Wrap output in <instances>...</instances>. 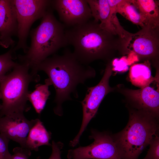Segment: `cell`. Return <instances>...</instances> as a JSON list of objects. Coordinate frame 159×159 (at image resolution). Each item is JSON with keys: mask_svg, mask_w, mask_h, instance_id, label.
<instances>
[{"mask_svg": "<svg viewBox=\"0 0 159 159\" xmlns=\"http://www.w3.org/2000/svg\"><path fill=\"white\" fill-rule=\"evenodd\" d=\"M65 33L68 44L73 47V54L85 65L97 60L107 63L128 53L126 41L102 28L94 20L71 27Z\"/></svg>", "mask_w": 159, "mask_h": 159, "instance_id": "6da1fadb", "label": "cell"}, {"mask_svg": "<svg viewBox=\"0 0 159 159\" xmlns=\"http://www.w3.org/2000/svg\"><path fill=\"white\" fill-rule=\"evenodd\" d=\"M39 71H43L47 74L51 85L54 86L56 104L54 110L59 116L63 114L62 104L71 100L72 93L78 96L76 90L78 85L83 84L96 74L93 68L81 63L73 52L69 51H66L62 55L47 58L37 67L32 73L35 75Z\"/></svg>", "mask_w": 159, "mask_h": 159, "instance_id": "7a4b0ae2", "label": "cell"}, {"mask_svg": "<svg viewBox=\"0 0 159 159\" xmlns=\"http://www.w3.org/2000/svg\"><path fill=\"white\" fill-rule=\"evenodd\" d=\"M51 7L40 24L31 32V43L26 54L20 57L33 72L37 67L61 48L68 45L64 25L54 15Z\"/></svg>", "mask_w": 159, "mask_h": 159, "instance_id": "3957f363", "label": "cell"}, {"mask_svg": "<svg viewBox=\"0 0 159 159\" xmlns=\"http://www.w3.org/2000/svg\"><path fill=\"white\" fill-rule=\"evenodd\" d=\"M128 108L129 118L126 126L113 137L122 159H138L158 135V118L147 112Z\"/></svg>", "mask_w": 159, "mask_h": 159, "instance_id": "277c9868", "label": "cell"}, {"mask_svg": "<svg viewBox=\"0 0 159 159\" xmlns=\"http://www.w3.org/2000/svg\"><path fill=\"white\" fill-rule=\"evenodd\" d=\"M30 68L22 62L13 68L0 82V94L2 100L0 117L14 113H23L29 109L27 104L28 87L34 76Z\"/></svg>", "mask_w": 159, "mask_h": 159, "instance_id": "5b68a950", "label": "cell"}, {"mask_svg": "<svg viewBox=\"0 0 159 159\" xmlns=\"http://www.w3.org/2000/svg\"><path fill=\"white\" fill-rule=\"evenodd\" d=\"M17 22L18 42L14 51L28 49L26 41L30 28L36 20L43 16L52 6V0H12Z\"/></svg>", "mask_w": 159, "mask_h": 159, "instance_id": "8992f818", "label": "cell"}, {"mask_svg": "<svg viewBox=\"0 0 159 159\" xmlns=\"http://www.w3.org/2000/svg\"><path fill=\"white\" fill-rule=\"evenodd\" d=\"M112 72V62L107 64L103 76L96 85L89 87L84 100L81 102L83 118L80 130L74 138L70 141V146L74 147L79 143L80 138L88 123L96 115L101 102L109 93L114 91V87L109 85L110 78Z\"/></svg>", "mask_w": 159, "mask_h": 159, "instance_id": "52a82bcc", "label": "cell"}, {"mask_svg": "<svg viewBox=\"0 0 159 159\" xmlns=\"http://www.w3.org/2000/svg\"><path fill=\"white\" fill-rule=\"evenodd\" d=\"M90 145L69 150L68 159H122L121 153L113 137L106 132L91 130Z\"/></svg>", "mask_w": 159, "mask_h": 159, "instance_id": "ba28073f", "label": "cell"}, {"mask_svg": "<svg viewBox=\"0 0 159 159\" xmlns=\"http://www.w3.org/2000/svg\"><path fill=\"white\" fill-rule=\"evenodd\" d=\"M126 48L129 53L134 52L140 60L149 62L159 71V28L145 26L132 34Z\"/></svg>", "mask_w": 159, "mask_h": 159, "instance_id": "9c48e42d", "label": "cell"}, {"mask_svg": "<svg viewBox=\"0 0 159 159\" xmlns=\"http://www.w3.org/2000/svg\"><path fill=\"white\" fill-rule=\"evenodd\" d=\"M125 97L128 107L148 112L158 118L159 113V88L150 86L133 90L118 86L114 87Z\"/></svg>", "mask_w": 159, "mask_h": 159, "instance_id": "30bf717a", "label": "cell"}, {"mask_svg": "<svg viewBox=\"0 0 159 159\" xmlns=\"http://www.w3.org/2000/svg\"><path fill=\"white\" fill-rule=\"evenodd\" d=\"M52 6L64 26L71 27L82 24L92 17L87 0H52Z\"/></svg>", "mask_w": 159, "mask_h": 159, "instance_id": "8fae6325", "label": "cell"}, {"mask_svg": "<svg viewBox=\"0 0 159 159\" xmlns=\"http://www.w3.org/2000/svg\"><path fill=\"white\" fill-rule=\"evenodd\" d=\"M37 119L28 120L20 113L0 117V133L25 148L28 133Z\"/></svg>", "mask_w": 159, "mask_h": 159, "instance_id": "7c38bea8", "label": "cell"}, {"mask_svg": "<svg viewBox=\"0 0 159 159\" xmlns=\"http://www.w3.org/2000/svg\"><path fill=\"white\" fill-rule=\"evenodd\" d=\"M18 24L12 0H0V45L7 48L13 46L12 37L17 34Z\"/></svg>", "mask_w": 159, "mask_h": 159, "instance_id": "4fadbf2b", "label": "cell"}, {"mask_svg": "<svg viewBox=\"0 0 159 159\" xmlns=\"http://www.w3.org/2000/svg\"><path fill=\"white\" fill-rule=\"evenodd\" d=\"M87 1L94 20L100 22V25L102 28L118 35L110 22V8L108 0H87Z\"/></svg>", "mask_w": 159, "mask_h": 159, "instance_id": "5bb4252c", "label": "cell"}, {"mask_svg": "<svg viewBox=\"0 0 159 159\" xmlns=\"http://www.w3.org/2000/svg\"><path fill=\"white\" fill-rule=\"evenodd\" d=\"M150 64L149 62L145 61L131 67L129 76L133 85L141 88L150 86L154 81L158 82L159 75L156 74L154 77L151 74Z\"/></svg>", "mask_w": 159, "mask_h": 159, "instance_id": "9a60e30c", "label": "cell"}, {"mask_svg": "<svg viewBox=\"0 0 159 159\" xmlns=\"http://www.w3.org/2000/svg\"><path fill=\"white\" fill-rule=\"evenodd\" d=\"M51 138V132L47 130L43 122L38 118L28 133L25 148L31 151H38L41 146H51L49 143Z\"/></svg>", "mask_w": 159, "mask_h": 159, "instance_id": "2e32d148", "label": "cell"}, {"mask_svg": "<svg viewBox=\"0 0 159 159\" xmlns=\"http://www.w3.org/2000/svg\"><path fill=\"white\" fill-rule=\"evenodd\" d=\"M143 17L145 26L159 28V1L132 0Z\"/></svg>", "mask_w": 159, "mask_h": 159, "instance_id": "e0dca14e", "label": "cell"}, {"mask_svg": "<svg viewBox=\"0 0 159 159\" xmlns=\"http://www.w3.org/2000/svg\"><path fill=\"white\" fill-rule=\"evenodd\" d=\"M51 84L48 78L45 80V84L36 85L35 90L29 92L28 99L31 103L37 113L40 114L43 110L47 101L50 95L49 87Z\"/></svg>", "mask_w": 159, "mask_h": 159, "instance_id": "ac0fdd59", "label": "cell"}, {"mask_svg": "<svg viewBox=\"0 0 159 159\" xmlns=\"http://www.w3.org/2000/svg\"><path fill=\"white\" fill-rule=\"evenodd\" d=\"M116 12L133 24L142 28L145 26L144 21L132 0H120L116 6Z\"/></svg>", "mask_w": 159, "mask_h": 159, "instance_id": "d6986e66", "label": "cell"}, {"mask_svg": "<svg viewBox=\"0 0 159 159\" xmlns=\"http://www.w3.org/2000/svg\"><path fill=\"white\" fill-rule=\"evenodd\" d=\"M120 0H108L110 8V21L118 35L127 42L132 33L125 30L120 25L117 16L116 6Z\"/></svg>", "mask_w": 159, "mask_h": 159, "instance_id": "ffe728a7", "label": "cell"}, {"mask_svg": "<svg viewBox=\"0 0 159 159\" xmlns=\"http://www.w3.org/2000/svg\"><path fill=\"white\" fill-rule=\"evenodd\" d=\"M13 48L6 53L0 55V82L9 70L13 68L17 64L13 60Z\"/></svg>", "mask_w": 159, "mask_h": 159, "instance_id": "44dd1931", "label": "cell"}, {"mask_svg": "<svg viewBox=\"0 0 159 159\" xmlns=\"http://www.w3.org/2000/svg\"><path fill=\"white\" fill-rule=\"evenodd\" d=\"M145 157L143 159H159V138L156 135L151 141Z\"/></svg>", "mask_w": 159, "mask_h": 159, "instance_id": "7402d4cb", "label": "cell"}, {"mask_svg": "<svg viewBox=\"0 0 159 159\" xmlns=\"http://www.w3.org/2000/svg\"><path fill=\"white\" fill-rule=\"evenodd\" d=\"M10 140L0 133V159H10L11 155L9 150Z\"/></svg>", "mask_w": 159, "mask_h": 159, "instance_id": "603a6c76", "label": "cell"}, {"mask_svg": "<svg viewBox=\"0 0 159 159\" xmlns=\"http://www.w3.org/2000/svg\"><path fill=\"white\" fill-rule=\"evenodd\" d=\"M10 159H29L31 155V151L21 147L14 148Z\"/></svg>", "mask_w": 159, "mask_h": 159, "instance_id": "cb8c5ba5", "label": "cell"}, {"mask_svg": "<svg viewBox=\"0 0 159 159\" xmlns=\"http://www.w3.org/2000/svg\"><path fill=\"white\" fill-rule=\"evenodd\" d=\"M63 144L60 142H55L52 141L51 144L52 151L48 159H62L61 156V150L63 147ZM37 159H41L38 157Z\"/></svg>", "mask_w": 159, "mask_h": 159, "instance_id": "d4e9b609", "label": "cell"}, {"mask_svg": "<svg viewBox=\"0 0 159 159\" xmlns=\"http://www.w3.org/2000/svg\"><path fill=\"white\" fill-rule=\"evenodd\" d=\"M1 99V94H0V100ZM1 108H2V105H1V104L0 103V111L1 109Z\"/></svg>", "mask_w": 159, "mask_h": 159, "instance_id": "484cf974", "label": "cell"}]
</instances>
